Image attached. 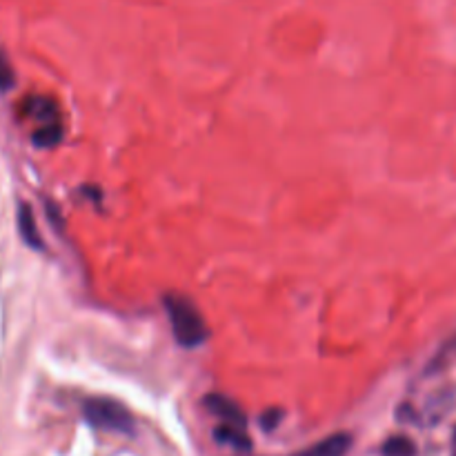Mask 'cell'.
<instances>
[{"label":"cell","mask_w":456,"mask_h":456,"mask_svg":"<svg viewBox=\"0 0 456 456\" xmlns=\"http://www.w3.org/2000/svg\"><path fill=\"white\" fill-rule=\"evenodd\" d=\"M165 310H167L169 323H172L174 337L183 347H199L209 338V328L205 323L199 307L181 294H167L165 297Z\"/></svg>","instance_id":"1"},{"label":"cell","mask_w":456,"mask_h":456,"mask_svg":"<svg viewBox=\"0 0 456 456\" xmlns=\"http://www.w3.org/2000/svg\"><path fill=\"white\" fill-rule=\"evenodd\" d=\"M85 421L92 428L105 432H116V435H134L136 423H134L132 412L123 403L107 396H94L83 403Z\"/></svg>","instance_id":"2"},{"label":"cell","mask_w":456,"mask_h":456,"mask_svg":"<svg viewBox=\"0 0 456 456\" xmlns=\"http://www.w3.org/2000/svg\"><path fill=\"white\" fill-rule=\"evenodd\" d=\"M205 408L214 414V417L221 419L223 423L227 426H236V428H248V417L243 414V410L234 403L232 399L223 395H209L205 396Z\"/></svg>","instance_id":"3"},{"label":"cell","mask_w":456,"mask_h":456,"mask_svg":"<svg viewBox=\"0 0 456 456\" xmlns=\"http://www.w3.org/2000/svg\"><path fill=\"white\" fill-rule=\"evenodd\" d=\"M352 448V435L347 432H337V435L328 436V439L319 441V444L310 445L307 450L292 456H346Z\"/></svg>","instance_id":"4"},{"label":"cell","mask_w":456,"mask_h":456,"mask_svg":"<svg viewBox=\"0 0 456 456\" xmlns=\"http://www.w3.org/2000/svg\"><path fill=\"white\" fill-rule=\"evenodd\" d=\"M18 230H20L22 240H25L29 248H34V249L43 248V239H40L38 230H36L34 212H31L29 205H25V203H22L20 209H18Z\"/></svg>","instance_id":"5"},{"label":"cell","mask_w":456,"mask_h":456,"mask_svg":"<svg viewBox=\"0 0 456 456\" xmlns=\"http://www.w3.org/2000/svg\"><path fill=\"white\" fill-rule=\"evenodd\" d=\"M214 436H216L218 444L232 445V448L240 450V452H245V450L252 448V441H249L248 432H245L243 428L227 426V423H223L221 428H216V430H214Z\"/></svg>","instance_id":"6"},{"label":"cell","mask_w":456,"mask_h":456,"mask_svg":"<svg viewBox=\"0 0 456 456\" xmlns=\"http://www.w3.org/2000/svg\"><path fill=\"white\" fill-rule=\"evenodd\" d=\"M383 456H417V445L408 436H392L383 444Z\"/></svg>","instance_id":"7"},{"label":"cell","mask_w":456,"mask_h":456,"mask_svg":"<svg viewBox=\"0 0 456 456\" xmlns=\"http://www.w3.org/2000/svg\"><path fill=\"white\" fill-rule=\"evenodd\" d=\"M62 138V127L58 123H45L38 132L34 134L36 147H53L58 145Z\"/></svg>","instance_id":"8"},{"label":"cell","mask_w":456,"mask_h":456,"mask_svg":"<svg viewBox=\"0 0 456 456\" xmlns=\"http://www.w3.org/2000/svg\"><path fill=\"white\" fill-rule=\"evenodd\" d=\"M29 114L43 120V123H56V105L49 101H43V98L29 101Z\"/></svg>","instance_id":"9"},{"label":"cell","mask_w":456,"mask_h":456,"mask_svg":"<svg viewBox=\"0 0 456 456\" xmlns=\"http://www.w3.org/2000/svg\"><path fill=\"white\" fill-rule=\"evenodd\" d=\"M281 419H283V412H281V410H267V412L261 417V428L267 432L274 430V428L279 426Z\"/></svg>","instance_id":"10"},{"label":"cell","mask_w":456,"mask_h":456,"mask_svg":"<svg viewBox=\"0 0 456 456\" xmlns=\"http://www.w3.org/2000/svg\"><path fill=\"white\" fill-rule=\"evenodd\" d=\"M12 80H13L12 69H9L7 61H4V58L0 56V89H9V87H12Z\"/></svg>","instance_id":"11"},{"label":"cell","mask_w":456,"mask_h":456,"mask_svg":"<svg viewBox=\"0 0 456 456\" xmlns=\"http://www.w3.org/2000/svg\"><path fill=\"white\" fill-rule=\"evenodd\" d=\"M454 445H456V435H454Z\"/></svg>","instance_id":"12"}]
</instances>
